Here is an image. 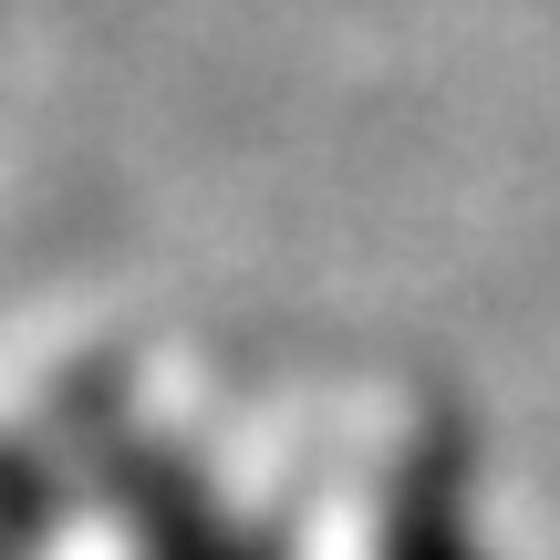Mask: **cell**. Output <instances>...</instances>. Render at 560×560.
<instances>
[{"mask_svg":"<svg viewBox=\"0 0 560 560\" xmlns=\"http://www.w3.org/2000/svg\"><path fill=\"white\" fill-rule=\"evenodd\" d=\"M73 457H83L73 478L104 499V520H115L125 560H249L240 529L208 509V488L187 478L166 446H145L115 405H94V416L73 425Z\"/></svg>","mask_w":560,"mask_h":560,"instance_id":"cell-1","label":"cell"},{"mask_svg":"<svg viewBox=\"0 0 560 560\" xmlns=\"http://www.w3.org/2000/svg\"><path fill=\"white\" fill-rule=\"evenodd\" d=\"M363 499H374V509H363V560H478L446 446H405Z\"/></svg>","mask_w":560,"mask_h":560,"instance_id":"cell-2","label":"cell"}]
</instances>
